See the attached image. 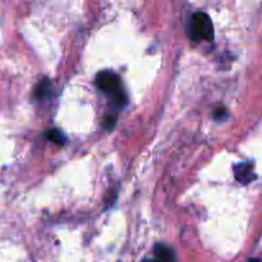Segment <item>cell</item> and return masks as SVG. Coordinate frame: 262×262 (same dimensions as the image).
Here are the masks:
<instances>
[{
	"mask_svg": "<svg viewBox=\"0 0 262 262\" xmlns=\"http://www.w3.org/2000/svg\"><path fill=\"white\" fill-rule=\"evenodd\" d=\"M235 178L242 183H248L253 179V166L251 164H238L234 168Z\"/></svg>",
	"mask_w": 262,
	"mask_h": 262,
	"instance_id": "obj_3",
	"label": "cell"
},
{
	"mask_svg": "<svg viewBox=\"0 0 262 262\" xmlns=\"http://www.w3.org/2000/svg\"><path fill=\"white\" fill-rule=\"evenodd\" d=\"M142 262H174L173 251L163 245H158L155 248V258H146Z\"/></svg>",
	"mask_w": 262,
	"mask_h": 262,
	"instance_id": "obj_4",
	"label": "cell"
},
{
	"mask_svg": "<svg viewBox=\"0 0 262 262\" xmlns=\"http://www.w3.org/2000/svg\"><path fill=\"white\" fill-rule=\"evenodd\" d=\"M189 31L194 40L211 41L214 38V26L211 18L204 12H196L192 15Z\"/></svg>",
	"mask_w": 262,
	"mask_h": 262,
	"instance_id": "obj_2",
	"label": "cell"
},
{
	"mask_svg": "<svg viewBox=\"0 0 262 262\" xmlns=\"http://www.w3.org/2000/svg\"><path fill=\"white\" fill-rule=\"evenodd\" d=\"M114 122H115V118H112V115H109V117L105 119V125H107V127L110 128L113 124H114Z\"/></svg>",
	"mask_w": 262,
	"mask_h": 262,
	"instance_id": "obj_7",
	"label": "cell"
},
{
	"mask_svg": "<svg viewBox=\"0 0 262 262\" xmlns=\"http://www.w3.org/2000/svg\"><path fill=\"white\" fill-rule=\"evenodd\" d=\"M50 92H51V84L48 79H43V81L38 82L37 86H36L35 89L36 97L40 100L46 99V97L50 96Z\"/></svg>",
	"mask_w": 262,
	"mask_h": 262,
	"instance_id": "obj_5",
	"label": "cell"
},
{
	"mask_svg": "<svg viewBox=\"0 0 262 262\" xmlns=\"http://www.w3.org/2000/svg\"><path fill=\"white\" fill-rule=\"evenodd\" d=\"M48 138L50 141H53L54 143H56V145H63L64 141H66V138H64V135L60 132V130L58 129H51L48 132Z\"/></svg>",
	"mask_w": 262,
	"mask_h": 262,
	"instance_id": "obj_6",
	"label": "cell"
},
{
	"mask_svg": "<svg viewBox=\"0 0 262 262\" xmlns=\"http://www.w3.org/2000/svg\"><path fill=\"white\" fill-rule=\"evenodd\" d=\"M248 262H262V261L258 260V258H252V260H250Z\"/></svg>",
	"mask_w": 262,
	"mask_h": 262,
	"instance_id": "obj_8",
	"label": "cell"
},
{
	"mask_svg": "<svg viewBox=\"0 0 262 262\" xmlns=\"http://www.w3.org/2000/svg\"><path fill=\"white\" fill-rule=\"evenodd\" d=\"M96 84L104 94L112 97L118 104H123V91L120 89V78L110 71L100 72L96 76Z\"/></svg>",
	"mask_w": 262,
	"mask_h": 262,
	"instance_id": "obj_1",
	"label": "cell"
}]
</instances>
